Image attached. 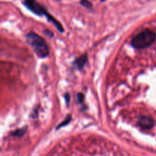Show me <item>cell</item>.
I'll list each match as a JSON object with an SVG mask.
<instances>
[{"label": "cell", "mask_w": 156, "mask_h": 156, "mask_svg": "<svg viewBox=\"0 0 156 156\" xmlns=\"http://www.w3.org/2000/svg\"><path fill=\"white\" fill-rule=\"evenodd\" d=\"M25 40L38 57L44 59L49 56V47L47 42L37 34L29 32L26 34Z\"/></svg>", "instance_id": "6da1fadb"}, {"label": "cell", "mask_w": 156, "mask_h": 156, "mask_svg": "<svg viewBox=\"0 0 156 156\" xmlns=\"http://www.w3.org/2000/svg\"><path fill=\"white\" fill-rule=\"evenodd\" d=\"M64 98H65V101L66 103V105L67 106H69V101H70V95L69 93H66L65 94H64Z\"/></svg>", "instance_id": "30bf717a"}, {"label": "cell", "mask_w": 156, "mask_h": 156, "mask_svg": "<svg viewBox=\"0 0 156 156\" xmlns=\"http://www.w3.org/2000/svg\"><path fill=\"white\" fill-rule=\"evenodd\" d=\"M138 125L143 129H151L155 126V121L148 116H140L138 120Z\"/></svg>", "instance_id": "277c9868"}, {"label": "cell", "mask_w": 156, "mask_h": 156, "mask_svg": "<svg viewBox=\"0 0 156 156\" xmlns=\"http://www.w3.org/2000/svg\"><path fill=\"white\" fill-rule=\"evenodd\" d=\"M80 3L82 6L85 7L86 9H90V10H91V9H92V8H93L92 4H91L89 1H88V0H82Z\"/></svg>", "instance_id": "ba28073f"}, {"label": "cell", "mask_w": 156, "mask_h": 156, "mask_svg": "<svg viewBox=\"0 0 156 156\" xmlns=\"http://www.w3.org/2000/svg\"><path fill=\"white\" fill-rule=\"evenodd\" d=\"M44 33H45L46 35H47V36H50V37H53V34L52 33L51 31H50V30H44Z\"/></svg>", "instance_id": "8fae6325"}, {"label": "cell", "mask_w": 156, "mask_h": 156, "mask_svg": "<svg viewBox=\"0 0 156 156\" xmlns=\"http://www.w3.org/2000/svg\"><path fill=\"white\" fill-rule=\"evenodd\" d=\"M156 34L152 30H145L136 35L131 41V46L135 49H145L154 44Z\"/></svg>", "instance_id": "3957f363"}, {"label": "cell", "mask_w": 156, "mask_h": 156, "mask_svg": "<svg viewBox=\"0 0 156 156\" xmlns=\"http://www.w3.org/2000/svg\"><path fill=\"white\" fill-rule=\"evenodd\" d=\"M84 100H85V96H84L83 94L82 93H78L77 94V102L78 104H83Z\"/></svg>", "instance_id": "9c48e42d"}, {"label": "cell", "mask_w": 156, "mask_h": 156, "mask_svg": "<svg viewBox=\"0 0 156 156\" xmlns=\"http://www.w3.org/2000/svg\"><path fill=\"white\" fill-rule=\"evenodd\" d=\"M23 3H24V6H26L30 12H32L35 15H38V16H44V15H45V17L47 18L49 22L53 23V25L58 30V31L60 32V33H63L64 29L62 24L56 18H53L50 13H48L44 6L41 5L35 0H24Z\"/></svg>", "instance_id": "7a4b0ae2"}, {"label": "cell", "mask_w": 156, "mask_h": 156, "mask_svg": "<svg viewBox=\"0 0 156 156\" xmlns=\"http://www.w3.org/2000/svg\"><path fill=\"white\" fill-rule=\"evenodd\" d=\"M87 61H88V55L87 53H85L79 57L76 58L74 62H73V66L76 69H82L85 67Z\"/></svg>", "instance_id": "5b68a950"}, {"label": "cell", "mask_w": 156, "mask_h": 156, "mask_svg": "<svg viewBox=\"0 0 156 156\" xmlns=\"http://www.w3.org/2000/svg\"><path fill=\"white\" fill-rule=\"evenodd\" d=\"M71 120H72V116L71 115H68L66 117L65 120H64L62 122V123H60L59 124H58V126H56V129L57 130V129H60V128L64 127V126H67V125H68L69 123L71 122Z\"/></svg>", "instance_id": "52a82bcc"}, {"label": "cell", "mask_w": 156, "mask_h": 156, "mask_svg": "<svg viewBox=\"0 0 156 156\" xmlns=\"http://www.w3.org/2000/svg\"><path fill=\"white\" fill-rule=\"evenodd\" d=\"M26 130H27V126L20 128V129H17L12 133V136L15 137H22L25 134Z\"/></svg>", "instance_id": "8992f818"}, {"label": "cell", "mask_w": 156, "mask_h": 156, "mask_svg": "<svg viewBox=\"0 0 156 156\" xmlns=\"http://www.w3.org/2000/svg\"><path fill=\"white\" fill-rule=\"evenodd\" d=\"M105 1H107V0H101L102 2H105Z\"/></svg>", "instance_id": "7c38bea8"}]
</instances>
